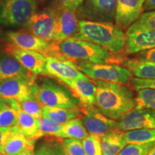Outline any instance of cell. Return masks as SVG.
Wrapping results in <instances>:
<instances>
[{
  "mask_svg": "<svg viewBox=\"0 0 155 155\" xmlns=\"http://www.w3.org/2000/svg\"><path fill=\"white\" fill-rule=\"evenodd\" d=\"M94 83L95 105L106 117L116 121L136 106L133 92L124 85L97 80Z\"/></svg>",
  "mask_w": 155,
  "mask_h": 155,
  "instance_id": "obj_1",
  "label": "cell"
},
{
  "mask_svg": "<svg viewBox=\"0 0 155 155\" xmlns=\"http://www.w3.org/2000/svg\"><path fill=\"white\" fill-rule=\"evenodd\" d=\"M71 38L98 45L111 53L120 51L127 42V35L116 25L87 19L78 21V30Z\"/></svg>",
  "mask_w": 155,
  "mask_h": 155,
  "instance_id": "obj_2",
  "label": "cell"
},
{
  "mask_svg": "<svg viewBox=\"0 0 155 155\" xmlns=\"http://www.w3.org/2000/svg\"><path fill=\"white\" fill-rule=\"evenodd\" d=\"M63 57L69 60L83 61L94 63H106L113 58L109 50L92 42L69 38L58 45Z\"/></svg>",
  "mask_w": 155,
  "mask_h": 155,
  "instance_id": "obj_3",
  "label": "cell"
},
{
  "mask_svg": "<svg viewBox=\"0 0 155 155\" xmlns=\"http://www.w3.org/2000/svg\"><path fill=\"white\" fill-rule=\"evenodd\" d=\"M32 94L42 106L74 108L80 104L71 91L49 79L38 83L35 78Z\"/></svg>",
  "mask_w": 155,
  "mask_h": 155,
  "instance_id": "obj_4",
  "label": "cell"
},
{
  "mask_svg": "<svg viewBox=\"0 0 155 155\" xmlns=\"http://www.w3.org/2000/svg\"><path fill=\"white\" fill-rule=\"evenodd\" d=\"M74 63L81 72L94 80L125 85L132 79L133 75L129 69L116 64L94 63L83 61H75Z\"/></svg>",
  "mask_w": 155,
  "mask_h": 155,
  "instance_id": "obj_5",
  "label": "cell"
},
{
  "mask_svg": "<svg viewBox=\"0 0 155 155\" xmlns=\"http://www.w3.org/2000/svg\"><path fill=\"white\" fill-rule=\"evenodd\" d=\"M36 11L37 0H2L0 24L7 27L26 26Z\"/></svg>",
  "mask_w": 155,
  "mask_h": 155,
  "instance_id": "obj_6",
  "label": "cell"
},
{
  "mask_svg": "<svg viewBox=\"0 0 155 155\" xmlns=\"http://www.w3.org/2000/svg\"><path fill=\"white\" fill-rule=\"evenodd\" d=\"M6 34L8 41L15 48L38 52L46 57H63L58 49V45H54L32 34L18 31H9Z\"/></svg>",
  "mask_w": 155,
  "mask_h": 155,
  "instance_id": "obj_7",
  "label": "cell"
},
{
  "mask_svg": "<svg viewBox=\"0 0 155 155\" xmlns=\"http://www.w3.org/2000/svg\"><path fill=\"white\" fill-rule=\"evenodd\" d=\"M81 119L90 134L103 137L111 131L116 130V120L106 117L96 105L82 106L79 105Z\"/></svg>",
  "mask_w": 155,
  "mask_h": 155,
  "instance_id": "obj_8",
  "label": "cell"
},
{
  "mask_svg": "<svg viewBox=\"0 0 155 155\" xmlns=\"http://www.w3.org/2000/svg\"><path fill=\"white\" fill-rule=\"evenodd\" d=\"M35 76L30 73L0 83V98L15 99L20 102L30 98L32 96Z\"/></svg>",
  "mask_w": 155,
  "mask_h": 155,
  "instance_id": "obj_9",
  "label": "cell"
},
{
  "mask_svg": "<svg viewBox=\"0 0 155 155\" xmlns=\"http://www.w3.org/2000/svg\"><path fill=\"white\" fill-rule=\"evenodd\" d=\"M116 129L123 132L140 129H155V111L134 107L116 120Z\"/></svg>",
  "mask_w": 155,
  "mask_h": 155,
  "instance_id": "obj_10",
  "label": "cell"
},
{
  "mask_svg": "<svg viewBox=\"0 0 155 155\" xmlns=\"http://www.w3.org/2000/svg\"><path fill=\"white\" fill-rule=\"evenodd\" d=\"M58 14V11L55 9H46L36 12L26 27L33 35L46 41H53Z\"/></svg>",
  "mask_w": 155,
  "mask_h": 155,
  "instance_id": "obj_11",
  "label": "cell"
},
{
  "mask_svg": "<svg viewBox=\"0 0 155 155\" xmlns=\"http://www.w3.org/2000/svg\"><path fill=\"white\" fill-rule=\"evenodd\" d=\"M45 74L56 78L61 81L88 78L78 69L73 61L65 57L53 56L46 57Z\"/></svg>",
  "mask_w": 155,
  "mask_h": 155,
  "instance_id": "obj_12",
  "label": "cell"
},
{
  "mask_svg": "<svg viewBox=\"0 0 155 155\" xmlns=\"http://www.w3.org/2000/svg\"><path fill=\"white\" fill-rule=\"evenodd\" d=\"M145 0H117L115 14L116 25L121 29L129 28L144 12Z\"/></svg>",
  "mask_w": 155,
  "mask_h": 155,
  "instance_id": "obj_13",
  "label": "cell"
},
{
  "mask_svg": "<svg viewBox=\"0 0 155 155\" xmlns=\"http://www.w3.org/2000/svg\"><path fill=\"white\" fill-rule=\"evenodd\" d=\"M117 0H86L83 16L93 21L111 22L115 18Z\"/></svg>",
  "mask_w": 155,
  "mask_h": 155,
  "instance_id": "obj_14",
  "label": "cell"
},
{
  "mask_svg": "<svg viewBox=\"0 0 155 155\" xmlns=\"http://www.w3.org/2000/svg\"><path fill=\"white\" fill-rule=\"evenodd\" d=\"M9 52L30 73L35 75L45 74L46 56L42 53L15 47L10 48Z\"/></svg>",
  "mask_w": 155,
  "mask_h": 155,
  "instance_id": "obj_15",
  "label": "cell"
},
{
  "mask_svg": "<svg viewBox=\"0 0 155 155\" xmlns=\"http://www.w3.org/2000/svg\"><path fill=\"white\" fill-rule=\"evenodd\" d=\"M61 82L68 87L73 96L78 100L79 105L91 106L96 104V91L95 83L87 78H77L72 80H64Z\"/></svg>",
  "mask_w": 155,
  "mask_h": 155,
  "instance_id": "obj_16",
  "label": "cell"
},
{
  "mask_svg": "<svg viewBox=\"0 0 155 155\" xmlns=\"http://www.w3.org/2000/svg\"><path fill=\"white\" fill-rule=\"evenodd\" d=\"M78 21L75 12L63 9L58 11L53 41L58 45L71 38L78 30Z\"/></svg>",
  "mask_w": 155,
  "mask_h": 155,
  "instance_id": "obj_17",
  "label": "cell"
},
{
  "mask_svg": "<svg viewBox=\"0 0 155 155\" xmlns=\"http://www.w3.org/2000/svg\"><path fill=\"white\" fill-rule=\"evenodd\" d=\"M35 143L26 138L18 125L9 127L3 146L2 154L17 155L28 147L35 146Z\"/></svg>",
  "mask_w": 155,
  "mask_h": 155,
  "instance_id": "obj_18",
  "label": "cell"
},
{
  "mask_svg": "<svg viewBox=\"0 0 155 155\" xmlns=\"http://www.w3.org/2000/svg\"><path fill=\"white\" fill-rule=\"evenodd\" d=\"M155 48V30H149L127 35V53L134 54Z\"/></svg>",
  "mask_w": 155,
  "mask_h": 155,
  "instance_id": "obj_19",
  "label": "cell"
},
{
  "mask_svg": "<svg viewBox=\"0 0 155 155\" xmlns=\"http://www.w3.org/2000/svg\"><path fill=\"white\" fill-rule=\"evenodd\" d=\"M30 73L11 54L0 53V83L12 78Z\"/></svg>",
  "mask_w": 155,
  "mask_h": 155,
  "instance_id": "obj_20",
  "label": "cell"
},
{
  "mask_svg": "<svg viewBox=\"0 0 155 155\" xmlns=\"http://www.w3.org/2000/svg\"><path fill=\"white\" fill-rule=\"evenodd\" d=\"M19 109L17 101L0 98V127L9 128L18 125L17 114Z\"/></svg>",
  "mask_w": 155,
  "mask_h": 155,
  "instance_id": "obj_21",
  "label": "cell"
},
{
  "mask_svg": "<svg viewBox=\"0 0 155 155\" xmlns=\"http://www.w3.org/2000/svg\"><path fill=\"white\" fill-rule=\"evenodd\" d=\"M127 144L123 131L115 130L101 137L103 155H118Z\"/></svg>",
  "mask_w": 155,
  "mask_h": 155,
  "instance_id": "obj_22",
  "label": "cell"
},
{
  "mask_svg": "<svg viewBox=\"0 0 155 155\" xmlns=\"http://www.w3.org/2000/svg\"><path fill=\"white\" fill-rule=\"evenodd\" d=\"M124 65L135 78L148 80L155 79V63L134 58L125 61Z\"/></svg>",
  "mask_w": 155,
  "mask_h": 155,
  "instance_id": "obj_23",
  "label": "cell"
},
{
  "mask_svg": "<svg viewBox=\"0 0 155 155\" xmlns=\"http://www.w3.org/2000/svg\"><path fill=\"white\" fill-rule=\"evenodd\" d=\"M80 116L79 106L74 108H65L52 106H42V116L64 124L70 120Z\"/></svg>",
  "mask_w": 155,
  "mask_h": 155,
  "instance_id": "obj_24",
  "label": "cell"
},
{
  "mask_svg": "<svg viewBox=\"0 0 155 155\" xmlns=\"http://www.w3.org/2000/svg\"><path fill=\"white\" fill-rule=\"evenodd\" d=\"M88 133L83 125L81 118L77 117L63 124L58 138L76 139L83 140L88 137Z\"/></svg>",
  "mask_w": 155,
  "mask_h": 155,
  "instance_id": "obj_25",
  "label": "cell"
},
{
  "mask_svg": "<svg viewBox=\"0 0 155 155\" xmlns=\"http://www.w3.org/2000/svg\"><path fill=\"white\" fill-rule=\"evenodd\" d=\"M18 126L29 141L35 142L38 131V120L26 112L19 110L17 114Z\"/></svg>",
  "mask_w": 155,
  "mask_h": 155,
  "instance_id": "obj_26",
  "label": "cell"
},
{
  "mask_svg": "<svg viewBox=\"0 0 155 155\" xmlns=\"http://www.w3.org/2000/svg\"><path fill=\"white\" fill-rule=\"evenodd\" d=\"M128 144L155 143V129H140L123 132Z\"/></svg>",
  "mask_w": 155,
  "mask_h": 155,
  "instance_id": "obj_27",
  "label": "cell"
},
{
  "mask_svg": "<svg viewBox=\"0 0 155 155\" xmlns=\"http://www.w3.org/2000/svg\"><path fill=\"white\" fill-rule=\"evenodd\" d=\"M63 124L42 117L38 120V131L35 137V139L42 138V137H55L58 138Z\"/></svg>",
  "mask_w": 155,
  "mask_h": 155,
  "instance_id": "obj_28",
  "label": "cell"
},
{
  "mask_svg": "<svg viewBox=\"0 0 155 155\" xmlns=\"http://www.w3.org/2000/svg\"><path fill=\"white\" fill-rule=\"evenodd\" d=\"M149 30H155V10L143 13L141 17L127 29L126 35Z\"/></svg>",
  "mask_w": 155,
  "mask_h": 155,
  "instance_id": "obj_29",
  "label": "cell"
},
{
  "mask_svg": "<svg viewBox=\"0 0 155 155\" xmlns=\"http://www.w3.org/2000/svg\"><path fill=\"white\" fill-rule=\"evenodd\" d=\"M48 137L40 143L34 150V155H64L65 152L62 146V141H58Z\"/></svg>",
  "mask_w": 155,
  "mask_h": 155,
  "instance_id": "obj_30",
  "label": "cell"
},
{
  "mask_svg": "<svg viewBox=\"0 0 155 155\" xmlns=\"http://www.w3.org/2000/svg\"><path fill=\"white\" fill-rule=\"evenodd\" d=\"M135 107L148 108L155 111V89L143 88L137 91Z\"/></svg>",
  "mask_w": 155,
  "mask_h": 155,
  "instance_id": "obj_31",
  "label": "cell"
},
{
  "mask_svg": "<svg viewBox=\"0 0 155 155\" xmlns=\"http://www.w3.org/2000/svg\"><path fill=\"white\" fill-rule=\"evenodd\" d=\"M22 111L32 116L38 120L42 117V106L35 98L33 94L28 99L18 102Z\"/></svg>",
  "mask_w": 155,
  "mask_h": 155,
  "instance_id": "obj_32",
  "label": "cell"
},
{
  "mask_svg": "<svg viewBox=\"0 0 155 155\" xmlns=\"http://www.w3.org/2000/svg\"><path fill=\"white\" fill-rule=\"evenodd\" d=\"M82 144L87 155H103L99 136L88 134L82 140Z\"/></svg>",
  "mask_w": 155,
  "mask_h": 155,
  "instance_id": "obj_33",
  "label": "cell"
},
{
  "mask_svg": "<svg viewBox=\"0 0 155 155\" xmlns=\"http://www.w3.org/2000/svg\"><path fill=\"white\" fill-rule=\"evenodd\" d=\"M155 143L150 144H128L118 155H148Z\"/></svg>",
  "mask_w": 155,
  "mask_h": 155,
  "instance_id": "obj_34",
  "label": "cell"
},
{
  "mask_svg": "<svg viewBox=\"0 0 155 155\" xmlns=\"http://www.w3.org/2000/svg\"><path fill=\"white\" fill-rule=\"evenodd\" d=\"M62 146L68 155H87L83 149L82 141L76 139H64Z\"/></svg>",
  "mask_w": 155,
  "mask_h": 155,
  "instance_id": "obj_35",
  "label": "cell"
},
{
  "mask_svg": "<svg viewBox=\"0 0 155 155\" xmlns=\"http://www.w3.org/2000/svg\"><path fill=\"white\" fill-rule=\"evenodd\" d=\"M58 11L67 10L76 12L83 5L84 0H53Z\"/></svg>",
  "mask_w": 155,
  "mask_h": 155,
  "instance_id": "obj_36",
  "label": "cell"
},
{
  "mask_svg": "<svg viewBox=\"0 0 155 155\" xmlns=\"http://www.w3.org/2000/svg\"><path fill=\"white\" fill-rule=\"evenodd\" d=\"M131 86L135 91H139L143 88L155 89V79L148 80V79H140L134 78L131 81Z\"/></svg>",
  "mask_w": 155,
  "mask_h": 155,
  "instance_id": "obj_37",
  "label": "cell"
},
{
  "mask_svg": "<svg viewBox=\"0 0 155 155\" xmlns=\"http://www.w3.org/2000/svg\"><path fill=\"white\" fill-rule=\"evenodd\" d=\"M138 58L141 61L155 63V48L140 52L139 53Z\"/></svg>",
  "mask_w": 155,
  "mask_h": 155,
  "instance_id": "obj_38",
  "label": "cell"
},
{
  "mask_svg": "<svg viewBox=\"0 0 155 155\" xmlns=\"http://www.w3.org/2000/svg\"><path fill=\"white\" fill-rule=\"evenodd\" d=\"M9 132V128L0 127V152L2 154L3 146Z\"/></svg>",
  "mask_w": 155,
  "mask_h": 155,
  "instance_id": "obj_39",
  "label": "cell"
},
{
  "mask_svg": "<svg viewBox=\"0 0 155 155\" xmlns=\"http://www.w3.org/2000/svg\"><path fill=\"white\" fill-rule=\"evenodd\" d=\"M144 11L151 12L155 10V0H145L143 5Z\"/></svg>",
  "mask_w": 155,
  "mask_h": 155,
  "instance_id": "obj_40",
  "label": "cell"
},
{
  "mask_svg": "<svg viewBox=\"0 0 155 155\" xmlns=\"http://www.w3.org/2000/svg\"><path fill=\"white\" fill-rule=\"evenodd\" d=\"M35 146L29 147L17 155H34Z\"/></svg>",
  "mask_w": 155,
  "mask_h": 155,
  "instance_id": "obj_41",
  "label": "cell"
},
{
  "mask_svg": "<svg viewBox=\"0 0 155 155\" xmlns=\"http://www.w3.org/2000/svg\"><path fill=\"white\" fill-rule=\"evenodd\" d=\"M148 155H155V145L151 149Z\"/></svg>",
  "mask_w": 155,
  "mask_h": 155,
  "instance_id": "obj_42",
  "label": "cell"
},
{
  "mask_svg": "<svg viewBox=\"0 0 155 155\" xmlns=\"http://www.w3.org/2000/svg\"><path fill=\"white\" fill-rule=\"evenodd\" d=\"M0 155H2V153H1V152H0Z\"/></svg>",
  "mask_w": 155,
  "mask_h": 155,
  "instance_id": "obj_43",
  "label": "cell"
},
{
  "mask_svg": "<svg viewBox=\"0 0 155 155\" xmlns=\"http://www.w3.org/2000/svg\"><path fill=\"white\" fill-rule=\"evenodd\" d=\"M64 155H68V154H66V153H65V154H64Z\"/></svg>",
  "mask_w": 155,
  "mask_h": 155,
  "instance_id": "obj_44",
  "label": "cell"
},
{
  "mask_svg": "<svg viewBox=\"0 0 155 155\" xmlns=\"http://www.w3.org/2000/svg\"><path fill=\"white\" fill-rule=\"evenodd\" d=\"M2 155H5V154H2Z\"/></svg>",
  "mask_w": 155,
  "mask_h": 155,
  "instance_id": "obj_45",
  "label": "cell"
}]
</instances>
